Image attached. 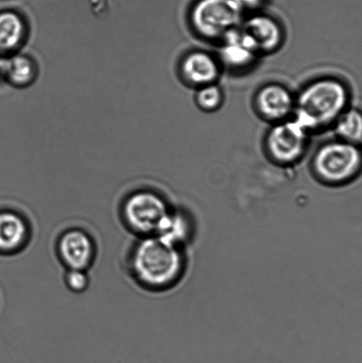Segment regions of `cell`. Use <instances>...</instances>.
Masks as SVG:
<instances>
[{"mask_svg":"<svg viewBox=\"0 0 362 363\" xmlns=\"http://www.w3.org/2000/svg\"><path fill=\"white\" fill-rule=\"evenodd\" d=\"M239 0H200L191 12V23L201 37L222 40L243 23Z\"/></svg>","mask_w":362,"mask_h":363,"instance_id":"5b68a950","label":"cell"},{"mask_svg":"<svg viewBox=\"0 0 362 363\" xmlns=\"http://www.w3.org/2000/svg\"><path fill=\"white\" fill-rule=\"evenodd\" d=\"M173 208L158 192L137 191L123 201L122 217L128 229L141 238L155 236Z\"/></svg>","mask_w":362,"mask_h":363,"instance_id":"277c9868","label":"cell"},{"mask_svg":"<svg viewBox=\"0 0 362 363\" xmlns=\"http://www.w3.org/2000/svg\"><path fill=\"white\" fill-rule=\"evenodd\" d=\"M312 165L322 184L332 187L349 184L362 174L361 145L339 138L328 142L318 149Z\"/></svg>","mask_w":362,"mask_h":363,"instance_id":"3957f363","label":"cell"},{"mask_svg":"<svg viewBox=\"0 0 362 363\" xmlns=\"http://www.w3.org/2000/svg\"><path fill=\"white\" fill-rule=\"evenodd\" d=\"M57 252L67 269L90 268L96 256V247L90 234L78 228L67 230L57 242Z\"/></svg>","mask_w":362,"mask_h":363,"instance_id":"52a82bcc","label":"cell"},{"mask_svg":"<svg viewBox=\"0 0 362 363\" xmlns=\"http://www.w3.org/2000/svg\"><path fill=\"white\" fill-rule=\"evenodd\" d=\"M3 62L4 60L0 59V73H2Z\"/></svg>","mask_w":362,"mask_h":363,"instance_id":"d6986e66","label":"cell"},{"mask_svg":"<svg viewBox=\"0 0 362 363\" xmlns=\"http://www.w3.org/2000/svg\"><path fill=\"white\" fill-rule=\"evenodd\" d=\"M65 284L74 293H81L89 286V277L85 270L67 269Z\"/></svg>","mask_w":362,"mask_h":363,"instance_id":"ac0fdd59","label":"cell"},{"mask_svg":"<svg viewBox=\"0 0 362 363\" xmlns=\"http://www.w3.org/2000/svg\"><path fill=\"white\" fill-rule=\"evenodd\" d=\"M180 70L187 84L200 88L217 83L221 74V64L210 53L194 51L184 57Z\"/></svg>","mask_w":362,"mask_h":363,"instance_id":"30bf717a","label":"cell"},{"mask_svg":"<svg viewBox=\"0 0 362 363\" xmlns=\"http://www.w3.org/2000/svg\"><path fill=\"white\" fill-rule=\"evenodd\" d=\"M2 73L14 86L23 88L33 83L38 69L34 60L30 57L14 55L4 60Z\"/></svg>","mask_w":362,"mask_h":363,"instance_id":"9a60e30c","label":"cell"},{"mask_svg":"<svg viewBox=\"0 0 362 363\" xmlns=\"http://www.w3.org/2000/svg\"><path fill=\"white\" fill-rule=\"evenodd\" d=\"M223 101H225V94L217 83L198 88L195 95L197 106L205 112L215 111L221 108Z\"/></svg>","mask_w":362,"mask_h":363,"instance_id":"e0dca14e","label":"cell"},{"mask_svg":"<svg viewBox=\"0 0 362 363\" xmlns=\"http://www.w3.org/2000/svg\"><path fill=\"white\" fill-rule=\"evenodd\" d=\"M334 131L339 140L354 145H362V111L351 108L341 113L334 124Z\"/></svg>","mask_w":362,"mask_h":363,"instance_id":"2e32d148","label":"cell"},{"mask_svg":"<svg viewBox=\"0 0 362 363\" xmlns=\"http://www.w3.org/2000/svg\"><path fill=\"white\" fill-rule=\"evenodd\" d=\"M30 226L21 213L13 210L0 212V252L13 254L26 247Z\"/></svg>","mask_w":362,"mask_h":363,"instance_id":"8fae6325","label":"cell"},{"mask_svg":"<svg viewBox=\"0 0 362 363\" xmlns=\"http://www.w3.org/2000/svg\"><path fill=\"white\" fill-rule=\"evenodd\" d=\"M349 86L341 80L324 77L312 82L295 99L294 119L308 133L333 125L350 106Z\"/></svg>","mask_w":362,"mask_h":363,"instance_id":"7a4b0ae2","label":"cell"},{"mask_svg":"<svg viewBox=\"0 0 362 363\" xmlns=\"http://www.w3.org/2000/svg\"><path fill=\"white\" fill-rule=\"evenodd\" d=\"M256 108L264 118L279 123L288 119L295 108V98L279 84H266L257 92Z\"/></svg>","mask_w":362,"mask_h":363,"instance_id":"9c48e42d","label":"cell"},{"mask_svg":"<svg viewBox=\"0 0 362 363\" xmlns=\"http://www.w3.org/2000/svg\"><path fill=\"white\" fill-rule=\"evenodd\" d=\"M27 34V24L19 13L12 11L0 13V52H16L24 44Z\"/></svg>","mask_w":362,"mask_h":363,"instance_id":"5bb4252c","label":"cell"},{"mask_svg":"<svg viewBox=\"0 0 362 363\" xmlns=\"http://www.w3.org/2000/svg\"><path fill=\"white\" fill-rule=\"evenodd\" d=\"M310 133L294 118L276 123L266 142L269 155L280 164L299 161L306 152Z\"/></svg>","mask_w":362,"mask_h":363,"instance_id":"8992f818","label":"cell"},{"mask_svg":"<svg viewBox=\"0 0 362 363\" xmlns=\"http://www.w3.org/2000/svg\"><path fill=\"white\" fill-rule=\"evenodd\" d=\"M189 267L186 247L158 236L141 238L130 256L134 279L151 291H168L181 283Z\"/></svg>","mask_w":362,"mask_h":363,"instance_id":"6da1fadb","label":"cell"},{"mask_svg":"<svg viewBox=\"0 0 362 363\" xmlns=\"http://www.w3.org/2000/svg\"><path fill=\"white\" fill-rule=\"evenodd\" d=\"M240 30L258 55L276 51L283 42V30L278 21L264 14L243 21Z\"/></svg>","mask_w":362,"mask_h":363,"instance_id":"ba28073f","label":"cell"},{"mask_svg":"<svg viewBox=\"0 0 362 363\" xmlns=\"http://www.w3.org/2000/svg\"><path fill=\"white\" fill-rule=\"evenodd\" d=\"M193 235V219L190 213L174 206L155 236L179 247H186Z\"/></svg>","mask_w":362,"mask_h":363,"instance_id":"4fadbf2b","label":"cell"},{"mask_svg":"<svg viewBox=\"0 0 362 363\" xmlns=\"http://www.w3.org/2000/svg\"><path fill=\"white\" fill-rule=\"evenodd\" d=\"M221 41V62L232 69H243L249 66L259 55L241 32L240 28L230 32Z\"/></svg>","mask_w":362,"mask_h":363,"instance_id":"7c38bea8","label":"cell"}]
</instances>
